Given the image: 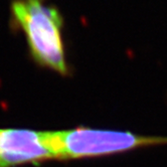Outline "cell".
<instances>
[{
	"mask_svg": "<svg viewBox=\"0 0 167 167\" xmlns=\"http://www.w3.org/2000/svg\"><path fill=\"white\" fill-rule=\"evenodd\" d=\"M11 14L24 32L32 58L62 76L69 74L63 41V19L58 8L44 0H14Z\"/></svg>",
	"mask_w": 167,
	"mask_h": 167,
	"instance_id": "6da1fadb",
	"label": "cell"
},
{
	"mask_svg": "<svg viewBox=\"0 0 167 167\" xmlns=\"http://www.w3.org/2000/svg\"><path fill=\"white\" fill-rule=\"evenodd\" d=\"M45 134L48 148L54 159L105 157L138 148L167 144V137L87 127L48 131Z\"/></svg>",
	"mask_w": 167,
	"mask_h": 167,
	"instance_id": "7a4b0ae2",
	"label": "cell"
},
{
	"mask_svg": "<svg viewBox=\"0 0 167 167\" xmlns=\"http://www.w3.org/2000/svg\"><path fill=\"white\" fill-rule=\"evenodd\" d=\"M54 159L45 132L19 128H0V167L38 164Z\"/></svg>",
	"mask_w": 167,
	"mask_h": 167,
	"instance_id": "3957f363",
	"label": "cell"
}]
</instances>
